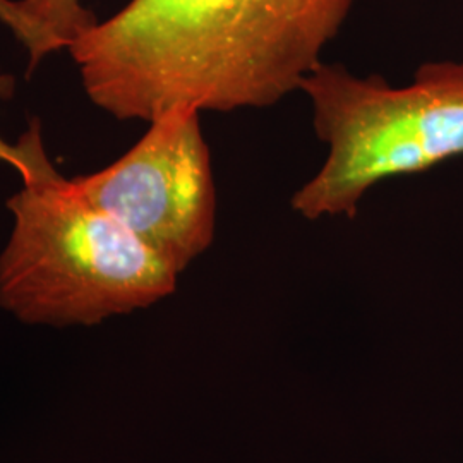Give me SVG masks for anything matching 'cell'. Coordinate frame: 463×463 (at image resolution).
Returning <instances> with one entry per match:
<instances>
[{"label": "cell", "mask_w": 463, "mask_h": 463, "mask_svg": "<svg viewBox=\"0 0 463 463\" xmlns=\"http://www.w3.org/2000/svg\"><path fill=\"white\" fill-rule=\"evenodd\" d=\"M355 2L129 0L69 52L86 95L118 120L266 109L300 90Z\"/></svg>", "instance_id": "6da1fadb"}, {"label": "cell", "mask_w": 463, "mask_h": 463, "mask_svg": "<svg viewBox=\"0 0 463 463\" xmlns=\"http://www.w3.org/2000/svg\"><path fill=\"white\" fill-rule=\"evenodd\" d=\"M21 189L0 252V307L32 326H95L168 298L179 271L64 177L33 118L9 146Z\"/></svg>", "instance_id": "7a4b0ae2"}, {"label": "cell", "mask_w": 463, "mask_h": 463, "mask_svg": "<svg viewBox=\"0 0 463 463\" xmlns=\"http://www.w3.org/2000/svg\"><path fill=\"white\" fill-rule=\"evenodd\" d=\"M300 91L328 149L290 198L292 210L307 220L354 218L373 185L463 155V61L426 62L405 86L321 62Z\"/></svg>", "instance_id": "3957f363"}, {"label": "cell", "mask_w": 463, "mask_h": 463, "mask_svg": "<svg viewBox=\"0 0 463 463\" xmlns=\"http://www.w3.org/2000/svg\"><path fill=\"white\" fill-rule=\"evenodd\" d=\"M199 116L194 107H172L114 164L72 177L179 273L215 237V181Z\"/></svg>", "instance_id": "277c9868"}, {"label": "cell", "mask_w": 463, "mask_h": 463, "mask_svg": "<svg viewBox=\"0 0 463 463\" xmlns=\"http://www.w3.org/2000/svg\"><path fill=\"white\" fill-rule=\"evenodd\" d=\"M0 23L28 50L33 71L50 53L71 49L99 19L81 0H0Z\"/></svg>", "instance_id": "5b68a950"}, {"label": "cell", "mask_w": 463, "mask_h": 463, "mask_svg": "<svg viewBox=\"0 0 463 463\" xmlns=\"http://www.w3.org/2000/svg\"><path fill=\"white\" fill-rule=\"evenodd\" d=\"M5 151H7V146L0 143V160H5V158H7V153H5Z\"/></svg>", "instance_id": "8992f818"}]
</instances>
